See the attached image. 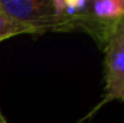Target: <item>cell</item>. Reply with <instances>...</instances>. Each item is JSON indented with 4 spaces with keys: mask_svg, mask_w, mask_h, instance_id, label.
Masks as SVG:
<instances>
[{
    "mask_svg": "<svg viewBox=\"0 0 124 123\" xmlns=\"http://www.w3.org/2000/svg\"><path fill=\"white\" fill-rule=\"evenodd\" d=\"M0 9L33 35L45 32H65L54 0H0Z\"/></svg>",
    "mask_w": 124,
    "mask_h": 123,
    "instance_id": "1",
    "label": "cell"
},
{
    "mask_svg": "<svg viewBox=\"0 0 124 123\" xmlns=\"http://www.w3.org/2000/svg\"><path fill=\"white\" fill-rule=\"evenodd\" d=\"M102 49L105 52L104 103L111 100L124 101V19L108 36Z\"/></svg>",
    "mask_w": 124,
    "mask_h": 123,
    "instance_id": "2",
    "label": "cell"
},
{
    "mask_svg": "<svg viewBox=\"0 0 124 123\" xmlns=\"http://www.w3.org/2000/svg\"><path fill=\"white\" fill-rule=\"evenodd\" d=\"M17 35H33L31 29L17 23L16 20L10 19L1 9H0V41L17 36Z\"/></svg>",
    "mask_w": 124,
    "mask_h": 123,
    "instance_id": "3",
    "label": "cell"
},
{
    "mask_svg": "<svg viewBox=\"0 0 124 123\" xmlns=\"http://www.w3.org/2000/svg\"><path fill=\"white\" fill-rule=\"evenodd\" d=\"M0 123H7V120L4 119V116L1 114V112H0Z\"/></svg>",
    "mask_w": 124,
    "mask_h": 123,
    "instance_id": "4",
    "label": "cell"
}]
</instances>
